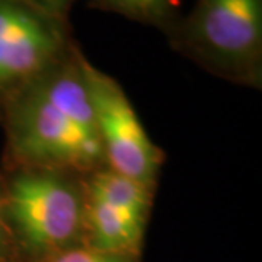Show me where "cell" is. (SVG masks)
I'll return each instance as SVG.
<instances>
[{
  "mask_svg": "<svg viewBox=\"0 0 262 262\" xmlns=\"http://www.w3.org/2000/svg\"><path fill=\"white\" fill-rule=\"evenodd\" d=\"M73 48L0 102L8 166H44L80 175L106 166L84 79Z\"/></svg>",
  "mask_w": 262,
  "mask_h": 262,
  "instance_id": "6da1fadb",
  "label": "cell"
},
{
  "mask_svg": "<svg viewBox=\"0 0 262 262\" xmlns=\"http://www.w3.org/2000/svg\"><path fill=\"white\" fill-rule=\"evenodd\" d=\"M84 175L44 166H8L5 217L20 262H42L84 245Z\"/></svg>",
  "mask_w": 262,
  "mask_h": 262,
  "instance_id": "7a4b0ae2",
  "label": "cell"
},
{
  "mask_svg": "<svg viewBox=\"0 0 262 262\" xmlns=\"http://www.w3.org/2000/svg\"><path fill=\"white\" fill-rule=\"evenodd\" d=\"M165 35L177 53L210 75L261 88L262 0H196Z\"/></svg>",
  "mask_w": 262,
  "mask_h": 262,
  "instance_id": "3957f363",
  "label": "cell"
},
{
  "mask_svg": "<svg viewBox=\"0 0 262 262\" xmlns=\"http://www.w3.org/2000/svg\"><path fill=\"white\" fill-rule=\"evenodd\" d=\"M83 72L106 166L155 189L165 153L147 136L121 84L88 58Z\"/></svg>",
  "mask_w": 262,
  "mask_h": 262,
  "instance_id": "277c9868",
  "label": "cell"
},
{
  "mask_svg": "<svg viewBox=\"0 0 262 262\" xmlns=\"http://www.w3.org/2000/svg\"><path fill=\"white\" fill-rule=\"evenodd\" d=\"M84 245L140 256L155 189L103 166L86 173Z\"/></svg>",
  "mask_w": 262,
  "mask_h": 262,
  "instance_id": "5b68a950",
  "label": "cell"
},
{
  "mask_svg": "<svg viewBox=\"0 0 262 262\" xmlns=\"http://www.w3.org/2000/svg\"><path fill=\"white\" fill-rule=\"evenodd\" d=\"M70 22L0 0V102L73 48Z\"/></svg>",
  "mask_w": 262,
  "mask_h": 262,
  "instance_id": "8992f818",
  "label": "cell"
},
{
  "mask_svg": "<svg viewBox=\"0 0 262 262\" xmlns=\"http://www.w3.org/2000/svg\"><path fill=\"white\" fill-rule=\"evenodd\" d=\"M182 0H89L92 9L121 15L163 34L181 16Z\"/></svg>",
  "mask_w": 262,
  "mask_h": 262,
  "instance_id": "52a82bcc",
  "label": "cell"
},
{
  "mask_svg": "<svg viewBox=\"0 0 262 262\" xmlns=\"http://www.w3.org/2000/svg\"><path fill=\"white\" fill-rule=\"evenodd\" d=\"M140 256L128 253L108 252L88 245H79L50 256L42 262H140Z\"/></svg>",
  "mask_w": 262,
  "mask_h": 262,
  "instance_id": "ba28073f",
  "label": "cell"
},
{
  "mask_svg": "<svg viewBox=\"0 0 262 262\" xmlns=\"http://www.w3.org/2000/svg\"><path fill=\"white\" fill-rule=\"evenodd\" d=\"M0 262H20L16 245L12 237L9 226L6 223V217H5L2 177H0Z\"/></svg>",
  "mask_w": 262,
  "mask_h": 262,
  "instance_id": "9c48e42d",
  "label": "cell"
},
{
  "mask_svg": "<svg viewBox=\"0 0 262 262\" xmlns=\"http://www.w3.org/2000/svg\"><path fill=\"white\" fill-rule=\"evenodd\" d=\"M25 5L51 18L70 22V12L76 0H20Z\"/></svg>",
  "mask_w": 262,
  "mask_h": 262,
  "instance_id": "30bf717a",
  "label": "cell"
},
{
  "mask_svg": "<svg viewBox=\"0 0 262 262\" xmlns=\"http://www.w3.org/2000/svg\"><path fill=\"white\" fill-rule=\"evenodd\" d=\"M0 115H2V111H0Z\"/></svg>",
  "mask_w": 262,
  "mask_h": 262,
  "instance_id": "8fae6325",
  "label": "cell"
}]
</instances>
